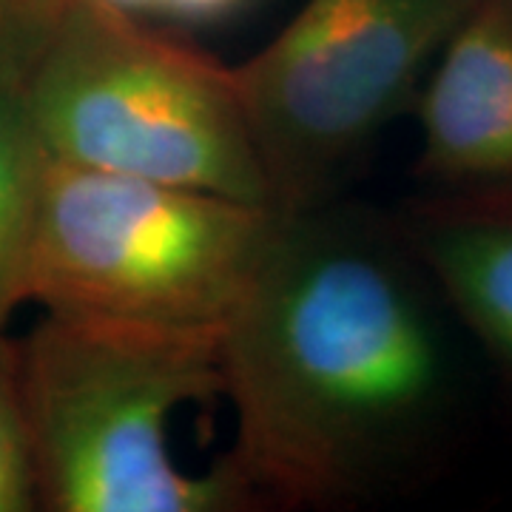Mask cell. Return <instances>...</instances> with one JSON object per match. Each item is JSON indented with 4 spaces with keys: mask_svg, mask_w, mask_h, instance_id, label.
I'll return each instance as SVG.
<instances>
[{
    "mask_svg": "<svg viewBox=\"0 0 512 512\" xmlns=\"http://www.w3.org/2000/svg\"><path fill=\"white\" fill-rule=\"evenodd\" d=\"M103 3H109V6H117V9H148V6H163V0H103Z\"/></svg>",
    "mask_w": 512,
    "mask_h": 512,
    "instance_id": "obj_12",
    "label": "cell"
},
{
    "mask_svg": "<svg viewBox=\"0 0 512 512\" xmlns=\"http://www.w3.org/2000/svg\"><path fill=\"white\" fill-rule=\"evenodd\" d=\"M37 504V481L23 393L18 350L0 333V512H23Z\"/></svg>",
    "mask_w": 512,
    "mask_h": 512,
    "instance_id": "obj_9",
    "label": "cell"
},
{
    "mask_svg": "<svg viewBox=\"0 0 512 512\" xmlns=\"http://www.w3.org/2000/svg\"><path fill=\"white\" fill-rule=\"evenodd\" d=\"M72 0H0V83L20 89Z\"/></svg>",
    "mask_w": 512,
    "mask_h": 512,
    "instance_id": "obj_10",
    "label": "cell"
},
{
    "mask_svg": "<svg viewBox=\"0 0 512 512\" xmlns=\"http://www.w3.org/2000/svg\"><path fill=\"white\" fill-rule=\"evenodd\" d=\"M245 0H163V9L185 20H217L231 15Z\"/></svg>",
    "mask_w": 512,
    "mask_h": 512,
    "instance_id": "obj_11",
    "label": "cell"
},
{
    "mask_svg": "<svg viewBox=\"0 0 512 512\" xmlns=\"http://www.w3.org/2000/svg\"><path fill=\"white\" fill-rule=\"evenodd\" d=\"M20 97L52 160L271 205L231 66L72 0Z\"/></svg>",
    "mask_w": 512,
    "mask_h": 512,
    "instance_id": "obj_3",
    "label": "cell"
},
{
    "mask_svg": "<svg viewBox=\"0 0 512 512\" xmlns=\"http://www.w3.org/2000/svg\"><path fill=\"white\" fill-rule=\"evenodd\" d=\"M430 69L421 177L453 200H512V0H476Z\"/></svg>",
    "mask_w": 512,
    "mask_h": 512,
    "instance_id": "obj_6",
    "label": "cell"
},
{
    "mask_svg": "<svg viewBox=\"0 0 512 512\" xmlns=\"http://www.w3.org/2000/svg\"><path fill=\"white\" fill-rule=\"evenodd\" d=\"M473 3L308 0L262 52L231 66L276 211L328 202Z\"/></svg>",
    "mask_w": 512,
    "mask_h": 512,
    "instance_id": "obj_5",
    "label": "cell"
},
{
    "mask_svg": "<svg viewBox=\"0 0 512 512\" xmlns=\"http://www.w3.org/2000/svg\"><path fill=\"white\" fill-rule=\"evenodd\" d=\"M46 148L26 114L20 89L0 83V333L29 299V262Z\"/></svg>",
    "mask_w": 512,
    "mask_h": 512,
    "instance_id": "obj_8",
    "label": "cell"
},
{
    "mask_svg": "<svg viewBox=\"0 0 512 512\" xmlns=\"http://www.w3.org/2000/svg\"><path fill=\"white\" fill-rule=\"evenodd\" d=\"M444 353L419 288L373 228L330 202L276 211L222 322V393L242 501H353L436 413Z\"/></svg>",
    "mask_w": 512,
    "mask_h": 512,
    "instance_id": "obj_1",
    "label": "cell"
},
{
    "mask_svg": "<svg viewBox=\"0 0 512 512\" xmlns=\"http://www.w3.org/2000/svg\"><path fill=\"white\" fill-rule=\"evenodd\" d=\"M37 501L57 512L245 507L222 464H177L171 419L222 393V325L49 313L18 350Z\"/></svg>",
    "mask_w": 512,
    "mask_h": 512,
    "instance_id": "obj_2",
    "label": "cell"
},
{
    "mask_svg": "<svg viewBox=\"0 0 512 512\" xmlns=\"http://www.w3.org/2000/svg\"><path fill=\"white\" fill-rule=\"evenodd\" d=\"M410 234L464 325L512 376V200L441 197Z\"/></svg>",
    "mask_w": 512,
    "mask_h": 512,
    "instance_id": "obj_7",
    "label": "cell"
},
{
    "mask_svg": "<svg viewBox=\"0 0 512 512\" xmlns=\"http://www.w3.org/2000/svg\"><path fill=\"white\" fill-rule=\"evenodd\" d=\"M276 208L46 160L29 299L49 313L222 325Z\"/></svg>",
    "mask_w": 512,
    "mask_h": 512,
    "instance_id": "obj_4",
    "label": "cell"
}]
</instances>
